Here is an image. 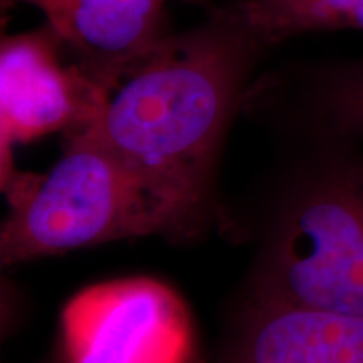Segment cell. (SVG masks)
<instances>
[{"instance_id": "6da1fadb", "label": "cell", "mask_w": 363, "mask_h": 363, "mask_svg": "<svg viewBox=\"0 0 363 363\" xmlns=\"http://www.w3.org/2000/svg\"><path fill=\"white\" fill-rule=\"evenodd\" d=\"M269 49L229 7L216 9L118 67L78 133L203 216L227 130Z\"/></svg>"}, {"instance_id": "7a4b0ae2", "label": "cell", "mask_w": 363, "mask_h": 363, "mask_svg": "<svg viewBox=\"0 0 363 363\" xmlns=\"http://www.w3.org/2000/svg\"><path fill=\"white\" fill-rule=\"evenodd\" d=\"M252 296L363 318V152L306 140L266 216Z\"/></svg>"}, {"instance_id": "3957f363", "label": "cell", "mask_w": 363, "mask_h": 363, "mask_svg": "<svg viewBox=\"0 0 363 363\" xmlns=\"http://www.w3.org/2000/svg\"><path fill=\"white\" fill-rule=\"evenodd\" d=\"M7 192L4 266L125 238L184 235L203 219L81 133L65 136V153L48 174L16 177Z\"/></svg>"}, {"instance_id": "277c9868", "label": "cell", "mask_w": 363, "mask_h": 363, "mask_svg": "<svg viewBox=\"0 0 363 363\" xmlns=\"http://www.w3.org/2000/svg\"><path fill=\"white\" fill-rule=\"evenodd\" d=\"M195 333L179 294L152 278L94 284L61 315V363H194Z\"/></svg>"}, {"instance_id": "5b68a950", "label": "cell", "mask_w": 363, "mask_h": 363, "mask_svg": "<svg viewBox=\"0 0 363 363\" xmlns=\"http://www.w3.org/2000/svg\"><path fill=\"white\" fill-rule=\"evenodd\" d=\"M101 84L54 33L43 26L7 35L0 45V147L4 187L16 179L13 143L62 131L78 133L98 110Z\"/></svg>"}, {"instance_id": "8992f818", "label": "cell", "mask_w": 363, "mask_h": 363, "mask_svg": "<svg viewBox=\"0 0 363 363\" xmlns=\"http://www.w3.org/2000/svg\"><path fill=\"white\" fill-rule=\"evenodd\" d=\"M242 108L264 113L298 142L363 143V56L286 67L254 83Z\"/></svg>"}, {"instance_id": "52a82bcc", "label": "cell", "mask_w": 363, "mask_h": 363, "mask_svg": "<svg viewBox=\"0 0 363 363\" xmlns=\"http://www.w3.org/2000/svg\"><path fill=\"white\" fill-rule=\"evenodd\" d=\"M217 363H363V318L249 294Z\"/></svg>"}, {"instance_id": "ba28073f", "label": "cell", "mask_w": 363, "mask_h": 363, "mask_svg": "<svg viewBox=\"0 0 363 363\" xmlns=\"http://www.w3.org/2000/svg\"><path fill=\"white\" fill-rule=\"evenodd\" d=\"M44 13L71 52L103 84L118 67L165 38L169 0H16Z\"/></svg>"}, {"instance_id": "9c48e42d", "label": "cell", "mask_w": 363, "mask_h": 363, "mask_svg": "<svg viewBox=\"0 0 363 363\" xmlns=\"http://www.w3.org/2000/svg\"><path fill=\"white\" fill-rule=\"evenodd\" d=\"M227 7L271 48L311 33H363V0H234Z\"/></svg>"}, {"instance_id": "30bf717a", "label": "cell", "mask_w": 363, "mask_h": 363, "mask_svg": "<svg viewBox=\"0 0 363 363\" xmlns=\"http://www.w3.org/2000/svg\"><path fill=\"white\" fill-rule=\"evenodd\" d=\"M180 2H189V4H207L208 0H180Z\"/></svg>"}, {"instance_id": "8fae6325", "label": "cell", "mask_w": 363, "mask_h": 363, "mask_svg": "<svg viewBox=\"0 0 363 363\" xmlns=\"http://www.w3.org/2000/svg\"><path fill=\"white\" fill-rule=\"evenodd\" d=\"M54 363H61V362H59V360H56V362H54Z\"/></svg>"}]
</instances>
